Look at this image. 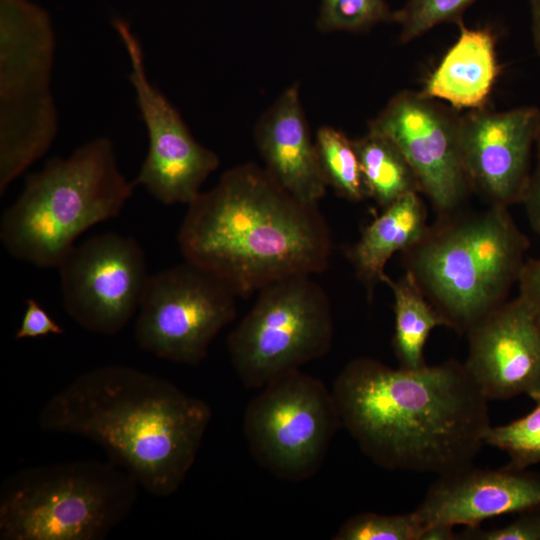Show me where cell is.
I'll return each instance as SVG.
<instances>
[{
    "mask_svg": "<svg viewBox=\"0 0 540 540\" xmlns=\"http://www.w3.org/2000/svg\"><path fill=\"white\" fill-rule=\"evenodd\" d=\"M331 391L342 427L388 470L443 475L472 465L491 426L488 400L454 359L404 369L356 358Z\"/></svg>",
    "mask_w": 540,
    "mask_h": 540,
    "instance_id": "1",
    "label": "cell"
},
{
    "mask_svg": "<svg viewBox=\"0 0 540 540\" xmlns=\"http://www.w3.org/2000/svg\"><path fill=\"white\" fill-rule=\"evenodd\" d=\"M187 206L177 235L182 256L238 297L329 265L331 233L318 205L296 199L257 163L226 170Z\"/></svg>",
    "mask_w": 540,
    "mask_h": 540,
    "instance_id": "2",
    "label": "cell"
},
{
    "mask_svg": "<svg viewBox=\"0 0 540 540\" xmlns=\"http://www.w3.org/2000/svg\"><path fill=\"white\" fill-rule=\"evenodd\" d=\"M211 409L170 381L123 365L91 369L53 395L38 426L87 438L147 492L174 494L193 466Z\"/></svg>",
    "mask_w": 540,
    "mask_h": 540,
    "instance_id": "3",
    "label": "cell"
},
{
    "mask_svg": "<svg viewBox=\"0 0 540 540\" xmlns=\"http://www.w3.org/2000/svg\"><path fill=\"white\" fill-rule=\"evenodd\" d=\"M507 207L438 217L402 252L406 272L459 334L507 300L529 248Z\"/></svg>",
    "mask_w": 540,
    "mask_h": 540,
    "instance_id": "4",
    "label": "cell"
},
{
    "mask_svg": "<svg viewBox=\"0 0 540 540\" xmlns=\"http://www.w3.org/2000/svg\"><path fill=\"white\" fill-rule=\"evenodd\" d=\"M135 187L120 170L112 141L92 139L26 177L2 215L1 242L19 260L58 267L80 235L121 212Z\"/></svg>",
    "mask_w": 540,
    "mask_h": 540,
    "instance_id": "5",
    "label": "cell"
},
{
    "mask_svg": "<svg viewBox=\"0 0 540 540\" xmlns=\"http://www.w3.org/2000/svg\"><path fill=\"white\" fill-rule=\"evenodd\" d=\"M138 488L110 460L23 468L0 487V539L102 540L130 514Z\"/></svg>",
    "mask_w": 540,
    "mask_h": 540,
    "instance_id": "6",
    "label": "cell"
},
{
    "mask_svg": "<svg viewBox=\"0 0 540 540\" xmlns=\"http://www.w3.org/2000/svg\"><path fill=\"white\" fill-rule=\"evenodd\" d=\"M52 20L30 0H0V194L47 153L58 131Z\"/></svg>",
    "mask_w": 540,
    "mask_h": 540,
    "instance_id": "7",
    "label": "cell"
},
{
    "mask_svg": "<svg viewBox=\"0 0 540 540\" xmlns=\"http://www.w3.org/2000/svg\"><path fill=\"white\" fill-rule=\"evenodd\" d=\"M312 276L294 275L260 289L254 305L230 332L231 364L246 388H262L330 350L332 307Z\"/></svg>",
    "mask_w": 540,
    "mask_h": 540,
    "instance_id": "8",
    "label": "cell"
},
{
    "mask_svg": "<svg viewBox=\"0 0 540 540\" xmlns=\"http://www.w3.org/2000/svg\"><path fill=\"white\" fill-rule=\"evenodd\" d=\"M340 427L332 391L300 369L263 386L243 416L253 459L275 477L291 482L318 472Z\"/></svg>",
    "mask_w": 540,
    "mask_h": 540,
    "instance_id": "9",
    "label": "cell"
},
{
    "mask_svg": "<svg viewBox=\"0 0 540 540\" xmlns=\"http://www.w3.org/2000/svg\"><path fill=\"white\" fill-rule=\"evenodd\" d=\"M238 296L221 279L188 261L149 276L135 324L138 345L155 356L199 365L236 317Z\"/></svg>",
    "mask_w": 540,
    "mask_h": 540,
    "instance_id": "10",
    "label": "cell"
},
{
    "mask_svg": "<svg viewBox=\"0 0 540 540\" xmlns=\"http://www.w3.org/2000/svg\"><path fill=\"white\" fill-rule=\"evenodd\" d=\"M113 25L127 52L128 79L148 136L147 154L133 182L164 205H188L219 167V156L193 137L177 108L150 81L142 45L129 25L120 19Z\"/></svg>",
    "mask_w": 540,
    "mask_h": 540,
    "instance_id": "11",
    "label": "cell"
},
{
    "mask_svg": "<svg viewBox=\"0 0 540 540\" xmlns=\"http://www.w3.org/2000/svg\"><path fill=\"white\" fill-rule=\"evenodd\" d=\"M57 268L67 314L102 335L126 327L138 312L150 276L139 243L114 232L75 245Z\"/></svg>",
    "mask_w": 540,
    "mask_h": 540,
    "instance_id": "12",
    "label": "cell"
},
{
    "mask_svg": "<svg viewBox=\"0 0 540 540\" xmlns=\"http://www.w3.org/2000/svg\"><path fill=\"white\" fill-rule=\"evenodd\" d=\"M459 116L422 92L401 91L368 124L411 166L438 217L460 211L469 192L458 143Z\"/></svg>",
    "mask_w": 540,
    "mask_h": 540,
    "instance_id": "13",
    "label": "cell"
},
{
    "mask_svg": "<svg viewBox=\"0 0 540 540\" xmlns=\"http://www.w3.org/2000/svg\"><path fill=\"white\" fill-rule=\"evenodd\" d=\"M539 128L540 109L533 106L504 112L483 108L459 116V153L470 190L489 206L521 203Z\"/></svg>",
    "mask_w": 540,
    "mask_h": 540,
    "instance_id": "14",
    "label": "cell"
},
{
    "mask_svg": "<svg viewBox=\"0 0 540 540\" xmlns=\"http://www.w3.org/2000/svg\"><path fill=\"white\" fill-rule=\"evenodd\" d=\"M466 334L464 366L488 401L540 399V318L522 297L506 300Z\"/></svg>",
    "mask_w": 540,
    "mask_h": 540,
    "instance_id": "15",
    "label": "cell"
},
{
    "mask_svg": "<svg viewBox=\"0 0 540 540\" xmlns=\"http://www.w3.org/2000/svg\"><path fill=\"white\" fill-rule=\"evenodd\" d=\"M540 507V474L469 465L439 475L414 512L424 526L479 527L492 517Z\"/></svg>",
    "mask_w": 540,
    "mask_h": 540,
    "instance_id": "16",
    "label": "cell"
},
{
    "mask_svg": "<svg viewBox=\"0 0 540 540\" xmlns=\"http://www.w3.org/2000/svg\"><path fill=\"white\" fill-rule=\"evenodd\" d=\"M253 131L262 166L268 174L296 199L318 205L326 195L328 185L311 136L298 82L290 84L264 110Z\"/></svg>",
    "mask_w": 540,
    "mask_h": 540,
    "instance_id": "17",
    "label": "cell"
},
{
    "mask_svg": "<svg viewBox=\"0 0 540 540\" xmlns=\"http://www.w3.org/2000/svg\"><path fill=\"white\" fill-rule=\"evenodd\" d=\"M459 36L446 52L422 91L454 109L485 108L500 73L496 36L488 27H467L459 21Z\"/></svg>",
    "mask_w": 540,
    "mask_h": 540,
    "instance_id": "18",
    "label": "cell"
},
{
    "mask_svg": "<svg viewBox=\"0 0 540 540\" xmlns=\"http://www.w3.org/2000/svg\"><path fill=\"white\" fill-rule=\"evenodd\" d=\"M428 226L427 209L419 193L411 192L383 208L362 230L360 238L347 249L346 256L369 299L382 283L389 259L416 244Z\"/></svg>",
    "mask_w": 540,
    "mask_h": 540,
    "instance_id": "19",
    "label": "cell"
},
{
    "mask_svg": "<svg viewBox=\"0 0 540 540\" xmlns=\"http://www.w3.org/2000/svg\"><path fill=\"white\" fill-rule=\"evenodd\" d=\"M394 298L395 316L393 349L404 369H418L425 365L424 349L432 330L438 326L448 328L445 318L427 299L411 275L405 272L398 279L384 275Z\"/></svg>",
    "mask_w": 540,
    "mask_h": 540,
    "instance_id": "20",
    "label": "cell"
},
{
    "mask_svg": "<svg viewBox=\"0 0 540 540\" xmlns=\"http://www.w3.org/2000/svg\"><path fill=\"white\" fill-rule=\"evenodd\" d=\"M353 144L367 196L382 209L408 193H420L411 166L387 137L368 130L365 135L353 139Z\"/></svg>",
    "mask_w": 540,
    "mask_h": 540,
    "instance_id": "21",
    "label": "cell"
},
{
    "mask_svg": "<svg viewBox=\"0 0 540 540\" xmlns=\"http://www.w3.org/2000/svg\"><path fill=\"white\" fill-rule=\"evenodd\" d=\"M314 140L328 187L351 202L368 198L353 139L339 129L324 125Z\"/></svg>",
    "mask_w": 540,
    "mask_h": 540,
    "instance_id": "22",
    "label": "cell"
},
{
    "mask_svg": "<svg viewBox=\"0 0 540 540\" xmlns=\"http://www.w3.org/2000/svg\"><path fill=\"white\" fill-rule=\"evenodd\" d=\"M523 417L505 425L490 426L484 435V444L505 451L509 456L507 467L524 470L540 463V399Z\"/></svg>",
    "mask_w": 540,
    "mask_h": 540,
    "instance_id": "23",
    "label": "cell"
},
{
    "mask_svg": "<svg viewBox=\"0 0 540 540\" xmlns=\"http://www.w3.org/2000/svg\"><path fill=\"white\" fill-rule=\"evenodd\" d=\"M386 0H320L316 27L320 32H364L390 21Z\"/></svg>",
    "mask_w": 540,
    "mask_h": 540,
    "instance_id": "24",
    "label": "cell"
},
{
    "mask_svg": "<svg viewBox=\"0 0 540 540\" xmlns=\"http://www.w3.org/2000/svg\"><path fill=\"white\" fill-rule=\"evenodd\" d=\"M477 0H408L392 11L390 22L400 27L399 42L409 43L435 26L462 20L464 12Z\"/></svg>",
    "mask_w": 540,
    "mask_h": 540,
    "instance_id": "25",
    "label": "cell"
},
{
    "mask_svg": "<svg viewBox=\"0 0 540 540\" xmlns=\"http://www.w3.org/2000/svg\"><path fill=\"white\" fill-rule=\"evenodd\" d=\"M424 526L416 513L382 515L359 513L346 520L334 540H420Z\"/></svg>",
    "mask_w": 540,
    "mask_h": 540,
    "instance_id": "26",
    "label": "cell"
},
{
    "mask_svg": "<svg viewBox=\"0 0 540 540\" xmlns=\"http://www.w3.org/2000/svg\"><path fill=\"white\" fill-rule=\"evenodd\" d=\"M459 539L467 540H540V507L519 513L508 525L489 530L467 528Z\"/></svg>",
    "mask_w": 540,
    "mask_h": 540,
    "instance_id": "27",
    "label": "cell"
},
{
    "mask_svg": "<svg viewBox=\"0 0 540 540\" xmlns=\"http://www.w3.org/2000/svg\"><path fill=\"white\" fill-rule=\"evenodd\" d=\"M19 328L14 339L37 338L63 334L64 329L33 298H28Z\"/></svg>",
    "mask_w": 540,
    "mask_h": 540,
    "instance_id": "28",
    "label": "cell"
},
{
    "mask_svg": "<svg viewBox=\"0 0 540 540\" xmlns=\"http://www.w3.org/2000/svg\"><path fill=\"white\" fill-rule=\"evenodd\" d=\"M519 296L540 318V258L525 261L518 279Z\"/></svg>",
    "mask_w": 540,
    "mask_h": 540,
    "instance_id": "29",
    "label": "cell"
},
{
    "mask_svg": "<svg viewBox=\"0 0 540 540\" xmlns=\"http://www.w3.org/2000/svg\"><path fill=\"white\" fill-rule=\"evenodd\" d=\"M537 164L531 172L522 204L533 230L540 235V128L536 138Z\"/></svg>",
    "mask_w": 540,
    "mask_h": 540,
    "instance_id": "30",
    "label": "cell"
},
{
    "mask_svg": "<svg viewBox=\"0 0 540 540\" xmlns=\"http://www.w3.org/2000/svg\"><path fill=\"white\" fill-rule=\"evenodd\" d=\"M453 526L436 524L424 529L420 540H457V534Z\"/></svg>",
    "mask_w": 540,
    "mask_h": 540,
    "instance_id": "31",
    "label": "cell"
},
{
    "mask_svg": "<svg viewBox=\"0 0 540 540\" xmlns=\"http://www.w3.org/2000/svg\"><path fill=\"white\" fill-rule=\"evenodd\" d=\"M532 16V36L537 54L540 56V0H529Z\"/></svg>",
    "mask_w": 540,
    "mask_h": 540,
    "instance_id": "32",
    "label": "cell"
}]
</instances>
